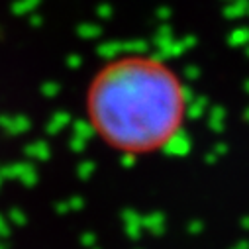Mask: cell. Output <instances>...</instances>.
Returning <instances> with one entry per match:
<instances>
[{
  "label": "cell",
  "mask_w": 249,
  "mask_h": 249,
  "mask_svg": "<svg viewBox=\"0 0 249 249\" xmlns=\"http://www.w3.org/2000/svg\"><path fill=\"white\" fill-rule=\"evenodd\" d=\"M83 112L92 136L108 149L145 157L175 143L189 120V90L159 55L118 53L90 75Z\"/></svg>",
  "instance_id": "6da1fadb"
}]
</instances>
